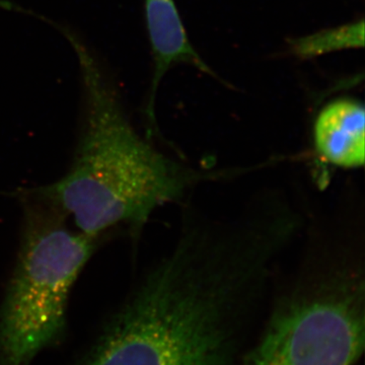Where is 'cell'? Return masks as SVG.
I'll return each mask as SVG.
<instances>
[{
	"instance_id": "1",
	"label": "cell",
	"mask_w": 365,
	"mask_h": 365,
	"mask_svg": "<svg viewBox=\"0 0 365 365\" xmlns=\"http://www.w3.org/2000/svg\"><path fill=\"white\" fill-rule=\"evenodd\" d=\"M176 242L83 365H227L272 284L279 242L237 211L186 209Z\"/></svg>"
},
{
	"instance_id": "2",
	"label": "cell",
	"mask_w": 365,
	"mask_h": 365,
	"mask_svg": "<svg viewBox=\"0 0 365 365\" xmlns=\"http://www.w3.org/2000/svg\"><path fill=\"white\" fill-rule=\"evenodd\" d=\"M52 23V21H51ZM78 59L83 88V123L71 169L32 193L98 237L126 225L138 232L151 215L178 202L194 187L216 177L163 155L139 135L125 112L116 83L81 37L56 25Z\"/></svg>"
},
{
	"instance_id": "3",
	"label": "cell",
	"mask_w": 365,
	"mask_h": 365,
	"mask_svg": "<svg viewBox=\"0 0 365 365\" xmlns=\"http://www.w3.org/2000/svg\"><path fill=\"white\" fill-rule=\"evenodd\" d=\"M364 215L344 204L309 212L297 261L278 280L258 344L242 365H353L365 341Z\"/></svg>"
},
{
	"instance_id": "4",
	"label": "cell",
	"mask_w": 365,
	"mask_h": 365,
	"mask_svg": "<svg viewBox=\"0 0 365 365\" xmlns=\"http://www.w3.org/2000/svg\"><path fill=\"white\" fill-rule=\"evenodd\" d=\"M23 197L20 250L0 309V365H29L61 335L72 288L98 247L51 203Z\"/></svg>"
},
{
	"instance_id": "5",
	"label": "cell",
	"mask_w": 365,
	"mask_h": 365,
	"mask_svg": "<svg viewBox=\"0 0 365 365\" xmlns=\"http://www.w3.org/2000/svg\"><path fill=\"white\" fill-rule=\"evenodd\" d=\"M365 111L353 98H339L325 106L314 125V146L319 160L344 170L364 165Z\"/></svg>"
},
{
	"instance_id": "6",
	"label": "cell",
	"mask_w": 365,
	"mask_h": 365,
	"mask_svg": "<svg viewBox=\"0 0 365 365\" xmlns=\"http://www.w3.org/2000/svg\"><path fill=\"white\" fill-rule=\"evenodd\" d=\"M145 18L155 67L148 104L153 113L158 85L170 67L187 63L215 74L190 43L174 0H145Z\"/></svg>"
},
{
	"instance_id": "7",
	"label": "cell",
	"mask_w": 365,
	"mask_h": 365,
	"mask_svg": "<svg viewBox=\"0 0 365 365\" xmlns=\"http://www.w3.org/2000/svg\"><path fill=\"white\" fill-rule=\"evenodd\" d=\"M364 46V21L314 33L292 42V52L302 59H312L338 50L356 49Z\"/></svg>"
}]
</instances>
